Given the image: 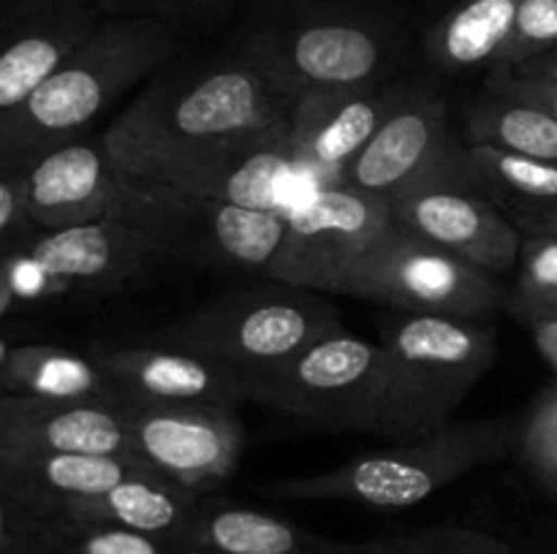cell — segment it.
Segmentation results:
<instances>
[{
  "mask_svg": "<svg viewBox=\"0 0 557 554\" xmlns=\"http://www.w3.org/2000/svg\"><path fill=\"white\" fill-rule=\"evenodd\" d=\"M381 389L384 353L379 340L343 329L256 373L250 402L310 427L375 435Z\"/></svg>",
  "mask_w": 557,
  "mask_h": 554,
  "instance_id": "cell-9",
  "label": "cell"
},
{
  "mask_svg": "<svg viewBox=\"0 0 557 554\" xmlns=\"http://www.w3.org/2000/svg\"><path fill=\"white\" fill-rule=\"evenodd\" d=\"M482 87L490 92H498V96L531 103V106L544 109V112L557 117V85H553V81L522 76L511 68H493L490 74H484Z\"/></svg>",
  "mask_w": 557,
  "mask_h": 554,
  "instance_id": "cell-33",
  "label": "cell"
},
{
  "mask_svg": "<svg viewBox=\"0 0 557 554\" xmlns=\"http://www.w3.org/2000/svg\"><path fill=\"white\" fill-rule=\"evenodd\" d=\"M362 554H515L504 541L471 527H430L364 543Z\"/></svg>",
  "mask_w": 557,
  "mask_h": 554,
  "instance_id": "cell-29",
  "label": "cell"
},
{
  "mask_svg": "<svg viewBox=\"0 0 557 554\" xmlns=\"http://www.w3.org/2000/svg\"><path fill=\"white\" fill-rule=\"evenodd\" d=\"M11 345H14V342H11L5 335H0V367H3L5 356H9V351H11Z\"/></svg>",
  "mask_w": 557,
  "mask_h": 554,
  "instance_id": "cell-39",
  "label": "cell"
},
{
  "mask_svg": "<svg viewBox=\"0 0 557 554\" xmlns=\"http://www.w3.org/2000/svg\"><path fill=\"white\" fill-rule=\"evenodd\" d=\"M506 307L525 326L557 318V237H525Z\"/></svg>",
  "mask_w": 557,
  "mask_h": 554,
  "instance_id": "cell-28",
  "label": "cell"
},
{
  "mask_svg": "<svg viewBox=\"0 0 557 554\" xmlns=\"http://www.w3.org/2000/svg\"><path fill=\"white\" fill-rule=\"evenodd\" d=\"M522 445H525L528 459L536 465L539 476L557 483V391L539 405L531 427L525 429Z\"/></svg>",
  "mask_w": 557,
  "mask_h": 554,
  "instance_id": "cell-32",
  "label": "cell"
},
{
  "mask_svg": "<svg viewBox=\"0 0 557 554\" xmlns=\"http://www.w3.org/2000/svg\"><path fill=\"white\" fill-rule=\"evenodd\" d=\"M27 223V174L0 172V239Z\"/></svg>",
  "mask_w": 557,
  "mask_h": 554,
  "instance_id": "cell-35",
  "label": "cell"
},
{
  "mask_svg": "<svg viewBox=\"0 0 557 554\" xmlns=\"http://www.w3.org/2000/svg\"><path fill=\"white\" fill-rule=\"evenodd\" d=\"M511 71H517V74H522V76H533V79H544V81H553V85H557V49H553V52L536 54V58L515 65Z\"/></svg>",
  "mask_w": 557,
  "mask_h": 554,
  "instance_id": "cell-37",
  "label": "cell"
},
{
  "mask_svg": "<svg viewBox=\"0 0 557 554\" xmlns=\"http://www.w3.org/2000/svg\"><path fill=\"white\" fill-rule=\"evenodd\" d=\"M201 498L205 494L177 487L166 478L134 476L120 481L117 487L107 489V492L74 500V503L63 505L52 516H41V519L98 521V525L128 527V530L145 532V536L174 546L199 511Z\"/></svg>",
  "mask_w": 557,
  "mask_h": 554,
  "instance_id": "cell-23",
  "label": "cell"
},
{
  "mask_svg": "<svg viewBox=\"0 0 557 554\" xmlns=\"http://www.w3.org/2000/svg\"><path fill=\"white\" fill-rule=\"evenodd\" d=\"M462 141L528 155L557 168V117L531 103L484 90L462 101Z\"/></svg>",
  "mask_w": 557,
  "mask_h": 554,
  "instance_id": "cell-26",
  "label": "cell"
},
{
  "mask_svg": "<svg viewBox=\"0 0 557 554\" xmlns=\"http://www.w3.org/2000/svg\"><path fill=\"white\" fill-rule=\"evenodd\" d=\"M103 16H150L174 27L215 25L226 20L234 0H87Z\"/></svg>",
  "mask_w": 557,
  "mask_h": 554,
  "instance_id": "cell-30",
  "label": "cell"
},
{
  "mask_svg": "<svg viewBox=\"0 0 557 554\" xmlns=\"http://www.w3.org/2000/svg\"><path fill=\"white\" fill-rule=\"evenodd\" d=\"M103 20L87 0H0V119Z\"/></svg>",
  "mask_w": 557,
  "mask_h": 554,
  "instance_id": "cell-18",
  "label": "cell"
},
{
  "mask_svg": "<svg viewBox=\"0 0 557 554\" xmlns=\"http://www.w3.org/2000/svg\"><path fill=\"white\" fill-rule=\"evenodd\" d=\"M341 297L451 318H490L506 304L498 277L428 242L395 217L348 272Z\"/></svg>",
  "mask_w": 557,
  "mask_h": 554,
  "instance_id": "cell-10",
  "label": "cell"
},
{
  "mask_svg": "<svg viewBox=\"0 0 557 554\" xmlns=\"http://www.w3.org/2000/svg\"><path fill=\"white\" fill-rule=\"evenodd\" d=\"M183 30L150 16L103 20L20 106L0 119V172H27L47 152L90 136L158 68Z\"/></svg>",
  "mask_w": 557,
  "mask_h": 554,
  "instance_id": "cell-3",
  "label": "cell"
},
{
  "mask_svg": "<svg viewBox=\"0 0 557 554\" xmlns=\"http://www.w3.org/2000/svg\"><path fill=\"white\" fill-rule=\"evenodd\" d=\"M457 141L446 96L433 79L413 76L400 103L332 185L392 204L408 190L446 179Z\"/></svg>",
  "mask_w": 557,
  "mask_h": 554,
  "instance_id": "cell-11",
  "label": "cell"
},
{
  "mask_svg": "<svg viewBox=\"0 0 557 554\" xmlns=\"http://www.w3.org/2000/svg\"><path fill=\"white\" fill-rule=\"evenodd\" d=\"M384 353L379 438L400 443L449 424L495 367L498 329L490 318H451L392 310L379 320Z\"/></svg>",
  "mask_w": 557,
  "mask_h": 554,
  "instance_id": "cell-5",
  "label": "cell"
},
{
  "mask_svg": "<svg viewBox=\"0 0 557 554\" xmlns=\"http://www.w3.org/2000/svg\"><path fill=\"white\" fill-rule=\"evenodd\" d=\"M533 340H536L539 353L547 358L549 367L557 373V318L544 320V324L533 326Z\"/></svg>",
  "mask_w": 557,
  "mask_h": 554,
  "instance_id": "cell-38",
  "label": "cell"
},
{
  "mask_svg": "<svg viewBox=\"0 0 557 554\" xmlns=\"http://www.w3.org/2000/svg\"><path fill=\"white\" fill-rule=\"evenodd\" d=\"M232 43L288 103L406 76V27L373 0H250Z\"/></svg>",
  "mask_w": 557,
  "mask_h": 554,
  "instance_id": "cell-2",
  "label": "cell"
},
{
  "mask_svg": "<svg viewBox=\"0 0 557 554\" xmlns=\"http://www.w3.org/2000/svg\"><path fill=\"white\" fill-rule=\"evenodd\" d=\"M177 261L183 259L172 244L123 223L58 231L25 223L0 239V320L49 304L136 291Z\"/></svg>",
  "mask_w": 557,
  "mask_h": 554,
  "instance_id": "cell-4",
  "label": "cell"
},
{
  "mask_svg": "<svg viewBox=\"0 0 557 554\" xmlns=\"http://www.w3.org/2000/svg\"><path fill=\"white\" fill-rule=\"evenodd\" d=\"M38 521V554H177L172 543L128 527L41 516Z\"/></svg>",
  "mask_w": 557,
  "mask_h": 554,
  "instance_id": "cell-27",
  "label": "cell"
},
{
  "mask_svg": "<svg viewBox=\"0 0 557 554\" xmlns=\"http://www.w3.org/2000/svg\"><path fill=\"white\" fill-rule=\"evenodd\" d=\"M38 516L0 489V554H38Z\"/></svg>",
  "mask_w": 557,
  "mask_h": 554,
  "instance_id": "cell-34",
  "label": "cell"
},
{
  "mask_svg": "<svg viewBox=\"0 0 557 554\" xmlns=\"http://www.w3.org/2000/svg\"><path fill=\"white\" fill-rule=\"evenodd\" d=\"M136 456L147 470L190 492L210 494L232 478L245 449L237 411L120 402Z\"/></svg>",
  "mask_w": 557,
  "mask_h": 554,
  "instance_id": "cell-13",
  "label": "cell"
},
{
  "mask_svg": "<svg viewBox=\"0 0 557 554\" xmlns=\"http://www.w3.org/2000/svg\"><path fill=\"white\" fill-rule=\"evenodd\" d=\"M517 432L511 418H468L430 429L386 449L364 451L332 470L270 483L281 500H341L373 508H411L468 473L509 454Z\"/></svg>",
  "mask_w": 557,
  "mask_h": 554,
  "instance_id": "cell-6",
  "label": "cell"
},
{
  "mask_svg": "<svg viewBox=\"0 0 557 554\" xmlns=\"http://www.w3.org/2000/svg\"><path fill=\"white\" fill-rule=\"evenodd\" d=\"M134 476L156 473L120 456L58 454L0 445V489L36 516H52L74 500L101 494Z\"/></svg>",
  "mask_w": 557,
  "mask_h": 554,
  "instance_id": "cell-20",
  "label": "cell"
},
{
  "mask_svg": "<svg viewBox=\"0 0 557 554\" xmlns=\"http://www.w3.org/2000/svg\"><path fill=\"white\" fill-rule=\"evenodd\" d=\"M520 0H451L424 30L422 54L438 76L490 74L498 65Z\"/></svg>",
  "mask_w": 557,
  "mask_h": 554,
  "instance_id": "cell-22",
  "label": "cell"
},
{
  "mask_svg": "<svg viewBox=\"0 0 557 554\" xmlns=\"http://www.w3.org/2000/svg\"><path fill=\"white\" fill-rule=\"evenodd\" d=\"M174 549L177 554H362L364 543L313 536L294 521L210 492Z\"/></svg>",
  "mask_w": 557,
  "mask_h": 554,
  "instance_id": "cell-21",
  "label": "cell"
},
{
  "mask_svg": "<svg viewBox=\"0 0 557 554\" xmlns=\"http://www.w3.org/2000/svg\"><path fill=\"white\" fill-rule=\"evenodd\" d=\"M515 226L520 228L522 237H557V206L517 217Z\"/></svg>",
  "mask_w": 557,
  "mask_h": 554,
  "instance_id": "cell-36",
  "label": "cell"
},
{
  "mask_svg": "<svg viewBox=\"0 0 557 554\" xmlns=\"http://www.w3.org/2000/svg\"><path fill=\"white\" fill-rule=\"evenodd\" d=\"M294 168L288 128H281L199 150L147 158L123 174L226 204L286 212L281 206V190Z\"/></svg>",
  "mask_w": 557,
  "mask_h": 554,
  "instance_id": "cell-15",
  "label": "cell"
},
{
  "mask_svg": "<svg viewBox=\"0 0 557 554\" xmlns=\"http://www.w3.org/2000/svg\"><path fill=\"white\" fill-rule=\"evenodd\" d=\"M90 353L117 389L120 400L158 405L237 411L253 400V369L205 356L199 351L147 342H98Z\"/></svg>",
  "mask_w": 557,
  "mask_h": 554,
  "instance_id": "cell-14",
  "label": "cell"
},
{
  "mask_svg": "<svg viewBox=\"0 0 557 554\" xmlns=\"http://www.w3.org/2000/svg\"><path fill=\"white\" fill-rule=\"evenodd\" d=\"M292 103L234 47L174 58L131 96L103 130L120 172L147 158L288 128Z\"/></svg>",
  "mask_w": 557,
  "mask_h": 554,
  "instance_id": "cell-1",
  "label": "cell"
},
{
  "mask_svg": "<svg viewBox=\"0 0 557 554\" xmlns=\"http://www.w3.org/2000/svg\"><path fill=\"white\" fill-rule=\"evenodd\" d=\"M446 179L476 190L511 221L557 206V168L500 147L460 139Z\"/></svg>",
  "mask_w": 557,
  "mask_h": 554,
  "instance_id": "cell-24",
  "label": "cell"
},
{
  "mask_svg": "<svg viewBox=\"0 0 557 554\" xmlns=\"http://www.w3.org/2000/svg\"><path fill=\"white\" fill-rule=\"evenodd\" d=\"M389 210L413 234L493 277L509 275L520 261L525 237L515 221L460 182H428L392 201Z\"/></svg>",
  "mask_w": 557,
  "mask_h": 554,
  "instance_id": "cell-16",
  "label": "cell"
},
{
  "mask_svg": "<svg viewBox=\"0 0 557 554\" xmlns=\"http://www.w3.org/2000/svg\"><path fill=\"white\" fill-rule=\"evenodd\" d=\"M411 76H397L375 87L341 92H313L292 103L288 147L294 166L324 185L337 182L343 168L362 152L400 103Z\"/></svg>",
  "mask_w": 557,
  "mask_h": 554,
  "instance_id": "cell-17",
  "label": "cell"
},
{
  "mask_svg": "<svg viewBox=\"0 0 557 554\" xmlns=\"http://www.w3.org/2000/svg\"><path fill=\"white\" fill-rule=\"evenodd\" d=\"M392 221L389 204L348 190L321 185L305 204L288 212V234L267 280L341 293L348 272Z\"/></svg>",
  "mask_w": 557,
  "mask_h": 554,
  "instance_id": "cell-12",
  "label": "cell"
},
{
  "mask_svg": "<svg viewBox=\"0 0 557 554\" xmlns=\"http://www.w3.org/2000/svg\"><path fill=\"white\" fill-rule=\"evenodd\" d=\"M557 49V0H520L509 43L495 68H515Z\"/></svg>",
  "mask_w": 557,
  "mask_h": 554,
  "instance_id": "cell-31",
  "label": "cell"
},
{
  "mask_svg": "<svg viewBox=\"0 0 557 554\" xmlns=\"http://www.w3.org/2000/svg\"><path fill=\"white\" fill-rule=\"evenodd\" d=\"M25 174L27 223L41 231L112 221L156 234L174 248L180 193L169 185L120 172L103 136L69 141L38 158Z\"/></svg>",
  "mask_w": 557,
  "mask_h": 554,
  "instance_id": "cell-8",
  "label": "cell"
},
{
  "mask_svg": "<svg viewBox=\"0 0 557 554\" xmlns=\"http://www.w3.org/2000/svg\"><path fill=\"white\" fill-rule=\"evenodd\" d=\"M324 297L277 280L234 288L169 324L156 340L261 373L343 331L341 310Z\"/></svg>",
  "mask_w": 557,
  "mask_h": 554,
  "instance_id": "cell-7",
  "label": "cell"
},
{
  "mask_svg": "<svg viewBox=\"0 0 557 554\" xmlns=\"http://www.w3.org/2000/svg\"><path fill=\"white\" fill-rule=\"evenodd\" d=\"M0 445L139 462L123 411L112 402L0 396Z\"/></svg>",
  "mask_w": 557,
  "mask_h": 554,
  "instance_id": "cell-19",
  "label": "cell"
},
{
  "mask_svg": "<svg viewBox=\"0 0 557 554\" xmlns=\"http://www.w3.org/2000/svg\"><path fill=\"white\" fill-rule=\"evenodd\" d=\"M0 396L90 400L120 405V394L90 351L20 342L0 367Z\"/></svg>",
  "mask_w": 557,
  "mask_h": 554,
  "instance_id": "cell-25",
  "label": "cell"
}]
</instances>
